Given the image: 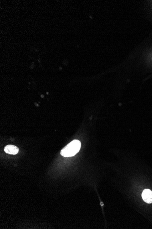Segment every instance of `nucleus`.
I'll return each mask as SVG.
<instances>
[{"mask_svg":"<svg viewBox=\"0 0 152 229\" xmlns=\"http://www.w3.org/2000/svg\"><path fill=\"white\" fill-rule=\"evenodd\" d=\"M81 144L78 140H73L61 151V155L65 157L75 156L79 151Z\"/></svg>","mask_w":152,"mask_h":229,"instance_id":"obj_1","label":"nucleus"},{"mask_svg":"<svg viewBox=\"0 0 152 229\" xmlns=\"http://www.w3.org/2000/svg\"><path fill=\"white\" fill-rule=\"evenodd\" d=\"M143 199L145 202L148 204L152 203V191L150 189H146L143 190L142 194Z\"/></svg>","mask_w":152,"mask_h":229,"instance_id":"obj_2","label":"nucleus"},{"mask_svg":"<svg viewBox=\"0 0 152 229\" xmlns=\"http://www.w3.org/2000/svg\"><path fill=\"white\" fill-rule=\"evenodd\" d=\"M4 151L7 153L11 155H16L19 151L17 147L14 145H7L4 148Z\"/></svg>","mask_w":152,"mask_h":229,"instance_id":"obj_3","label":"nucleus"}]
</instances>
